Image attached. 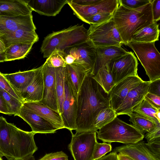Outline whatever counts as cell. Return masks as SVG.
Listing matches in <instances>:
<instances>
[{"mask_svg":"<svg viewBox=\"0 0 160 160\" xmlns=\"http://www.w3.org/2000/svg\"><path fill=\"white\" fill-rule=\"evenodd\" d=\"M26 0H0V14L10 17L32 15Z\"/></svg>","mask_w":160,"mask_h":160,"instance_id":"cb8c5ba5","label":"cell"},{"mask_svg":"<svg viewBox=\"0 0 160 160\" xmlns=\"http://www.w3.org/2000/svg\"><path fill=\"white\" fill-rule=\"evenodd\" d=\"M67 2L74 14L84 22L98 13L113 14L119 5V0H67Z\"/></svg>","mask_w":160,"mask_h":160,"instance_id":"52a82bcc","label":"cell"},{"mask_svg":"<svg viewBox=\"0 0 160 160\" xmlns=\"http://www.w3.org/2000/svg\"><path fill=\"white\" fill-rule=\"evenodd\" d=\"M96 132L98 138L103 142L135 144L142 141L144 138V135L132 125L126 123L117 117Z\"/></svg>","mask_w":160,"mask_h":160,"instance_id":"5b68a950","label":"cell"},{"mask_svg":"<svg viewBox=\"0 0 160 160\" xmlns=\"http://www.w3.org/2000/svg\"><path fill=\"white\" fill-rule=\"evenodd\" d=\"M146 144L148 149L160 160V138L149 141Z\"/></svg>","mask_w":160,"mask_h":160,"instance_id":"ab89813d","label":"cell"},{"mask_svg":"<svg viewBox=\"0 0 160 160\" xmlns=\"http://www.w3.org/2000/svg\"><path fill=\"white\" fill-rule=\"evenodd\" d=\"M159 24L156 22H153L134 33L131 42H155L159 40Z\"/></svg>","mask_w":160,"mask_h":160,"instance_id":"484cf974","label":"cell"},{"mask_svg":"<svg viewBox=\"0 0 160 160\" xmlns=\"http://www.w3.org/2000/svg\"><path fill=\"white\" fill-rule=\"evenodd\" d=\"M143 81L138 75L131 76L125 78L116 84L109 93L112 108L115 111L129 92Z\"/></svg>","mask_w":160,"mask_h":160,"instance_id":"5bb4252c","label":"cell"},{"mask_svg":"<svg viewBox=\"0 0 160 160\" xmlns=\"http://www.w3.org/2000/svg\"><path fill=\"white\" fill-rule=\"evenodd\" d=\"M151 0H119V4L131 9H136L149 3Z\"/></svg>","mask_w":160,"mask_h":160,"instance_id":"f35d334b","label":"cell"},{"mask_svg":"<svg viewBox=\"0 0 160 160\" xmlns=\"http://www.w3.org/2000/svg\"><path fill=\"white\" fill-rule=\"evenodd\" d=\"M37 69L38 68L12 73H3V75L21 98L22 93L33 81Z\"/></svg>","mask_w":160,"mask_h":160,"instance_id":"603a6c76","label":"cell"},{"mask_svg":"<svg viewBox=\"0 0 160 160\" xmlns=\"http://www.w3.org/2000/svg\"><path fill=\"white\" fill-rule=\"evenodd\" d=\"M0 160H2V158L0 156Z\"/></svg>","mask_w":160,"mask_h":160,"instance_id":"db71d44e","label":"cell"},{"mask_svg":"<svg viewBox=\"0 0 160 160\" xmlns=\"http://www.w3.org/2000/svg\"><path fill=\"white\" fill-rule=\"evenodd\" d=\"M32 10L39 14L47 16H55L59 14L67 0H26Z\"/></svg>","mask_w":160,"mask_h":160,"instance_id":"7402d4cb","label":"cell"},{"mask_svg":"<svg viewBox=\"0 0 160 160\" xmlns=\"http://www.w3.org/2000/svg\"><path fill=\"white\" fill-rule=\"evenodd\" d=\"M88 30V38L96 47L123 44L112 18L101 24H91Z\"/></svg>","mask_w":160,"mask_h":160,"instance_id":"ba28073f","label":"cell"},{"mask_svg":"<svg viewBox=\"0 0 160 160\" xmlns=\"http://www.w3.org/2000/svg\"><path fill=\"white\" fill-rule=\"evenodd\" d=\"M112 152L127 155L134 160H159L148 149L144 141L116 147Z\"/></svg>","mask_w":160,"mask_h":160,"instance_id":"ac0fdd59","label":"cell"},{"mask_svg":"<svg viewBox=\"0 0 160 160\" xmlns=\"http://www.w3.org/2000/svg\"><path fill=\"white\" fill-rule=\"evenodd\" d=\"M148 92L160 96V78L151 82Z\"/></svg>","mask_w":160,"mask_h":160,"instance_id":"ee69618b","label":"cell"},{"mask_svg":"<svg viewBox=\"0 0 160 160\" xmlns=\"http://www.w3.org/2000/svg\"><path fill=\"white\" fill-rule=\"evenodd\" d=\"M72 137L69 148L74 160H92L97 142L96 132H76Z\"/></svg>","mask_w":160,"mask_h":160,"instance_id":"9c48e42d","label":"cell"},{"mask_svg":"<svg viewBox=\"0 0 160 160\" xmlns=\"http://www.w3.org/2000/svg\"><path fill=\"white\" fill-rule=\"evenodd\" d=\"M19 29L36 30L32 15L10 17L0 14V37Z\"/></svg>","mask_w":160,"mask_h":160,"instance_id":"9a60e30c","label":"cell"},{"mask_svg":"<svg viewBox=\"0 0 160 160\" xmlns=\"http://www.w3.org/2000/svg\"><path fill=\"white\" fill-rule=\"evenodd\" d=\"M155 42H130L126 45L134 52L151 82L160 78V54Z\"/></svg>","mask_w":160,"mask_h":160,"instance_id":"8992f818","label":"cell"},{"mask_svg":"<svg viewBox=\"0 0 160 160\" xmlns=\"http://www.w3.org/2000/svg\"><path fill=\"white\" fill-rule=\"evenodd\" d=\"M65 55L64 51L55 49L47 58L45 62L49 67L51 68L65 67L66 65L64 58Z\"/></svg>","mask_w":160,"mask_h":160,"instance_id":"836d02e7","label":"cell"},{"mask_svg":"<svg viewBox=\"0 0 160 160\" xmlns=\"http://www.w3.org/2000/svg\"><path fill=\"white\" fill-rule=\"evenodd\" d=\"M56 72V88L59 112L61 114L64 92V80L66 72L65 67L55 68Z\"/></svg>","mask_w":160,"mask_h":160,"instance_id":"4dcf8cb0","label":"cell"},{"mask_svg":"<svg viewBox=\"0 0 160 160\" xmlns=\"http://www.w3.org/2000/svg\"><path fill=\"white\" fill-rule=\"evenodd\" d=\"M144 98L153 107L160 109V96L148 92Z\"/></svg>","mask_w":160,"mask_h":160,"instance_id":"b9f144b4","label":"cell"},{"mask_svg":"<svg viewBox=\"0 0 160 160\" xmlns=\"http://www.w3.org/2000/svg\"><path fill=\"white\" fill-rule=\"evenodd\" d=\"M0 94L8 105L14 116H18L23 102L3 90H0Z\"/></svg>","mask_w":160,"mask_h":160,"instance_id":"e575fe53","label":"cell"},{"mask_svg":"<svg viewBox=\"0 0 160 160\" xmlns=\"http://www.w3.org/2000/svg\"><path fill=\"white\" fill-rule=\"evenodd\" d=\"M133 126L143 134L153 130L157 125L152 121L137 113L132 112L128 115Z\"/></svg>","mask_w":160,"mask_h":160,"instance_id":"f546056e","label":"cell"},{"mask_svg":"<svg viewBox=\"0 0 160 160\" xmlns=\"http://www.w3.org/2000/svg\"><path fill=\"white\" fill-rule=\"evenodd\" d=\"M33 43H19L11 45L5 52V61H13L24 58L32 48Z\"/></svg>","mask_w":160,"mask_h":160,"instance_id":"83f0119b","label":"cell"},{"mask_svg":"<svg viewBox=\"0 0 160 160\" xmlns=\"http://www.w3.org/2000/svg\"><path fill=\"white\" fill-rule=\"evenodd\" d=\"M0 90L5 91L12 96L22 102L21 98L13 89L8 81L3 75V73L0 72Z\"/></svg>","mask_w":160,"mask_h":160,"instance_id":"74e56055","label":"cell"},{"mask_svg":"<svg viewBox=\"0 0 160 160\" xmlns=\"http://www.w3.org/2000/svg\"></svg>","mask_w":160,"mask_h":160,"instance_id":"11a10c76","label":"cell"},{"mask_svg":"<svg viewBox=\"0 0 160 160\" xmlns=\"http://www.w3.org/2000/svg\"><path fill=\"white\" fill-rule=\"evenodd\" d=\"M88 39V30L83 25H76L48 35L42 42L40 51L44 58H48L55 49L64 51Z\"/></svg>","mask_w":160,"mask_h":160,"instance_id":"277c9868","label":"cell"},{"mask_svg":"<svg viewBox=\"0 0 160 160\" xmlns=\"http://www.w3.org/2000/svg\"><path fill=\"white\" fill-rule=\"evenodd\" d=\"M44 87L42 65L38 68L33 81L21 95L23 102H40L43 98Z\"/></svg>","mask_w":160,"mask_h":160,"instance_id":"d6986e66","label":"cell"},{"mask_svg":"<svg viewBox=\"0 0 160 160\" xmlns=\"http://www.w3.org/2000/svg\"><path fill=\"white\" fill-rule=\"evenodd\" d=\"M156 117L158 120L160 122V109H159L157 112Z\"/></svg>","mask_w":160,"mask_h":160,"instance_id":"f5cc1de1","label":"cell"},{"mask_svg":"<svg viewBox=\"0 0 160 160\" xmlns=\"http://www.w3.org/2000/svg\"><path fill=\"white\" fill-rule=\"evenodd\" d=\"M64 58L66 65L73 64L75 60V58L72 56L66 53Z\"/></svg>","mask_w":160,"mask_h":160,"instance_id":"c3c4849f","label":"cell"},{"mask_svg":"<svg viewBox=\"0 0 160 160\" xmlns=\"http://www.w3.org/2000/svg\"><path fill=\"white\" fill-rule=\"evenodd\" d=\"M65 68L66 79L78 94L87 74L74 64L66 65Z\"/></svg>","mask_w":160,"mask_h":160,"instance_id":"4316f807","label":"cell"},{"mask_svg":"<svg viewBox=\"0 0 160 160\" xmlns=\"http://www.w3.org/2000/svg\"><path fill=\"white\" fill-rule=\"evenodd\" d=\"M92 77L104 92L109 94L111 90L115 84L108 65L99 69Z\"/></svg>","mask_w":160,"mask_h":160,"instance_id":"f1b7e54d","label":"cell"},{"mask_svg":"<svg viewBox=\"0 0 160 160\" xmlns=\"http://www.w3.org/2000/svg\"><path fill=\"white\" fill-rule=\"evenodd\" d=\"M23 106L41 117L60 129L64 127L60 113L39 102H25Z\"/></svg>","mask_w":160,"mask_h":160,"instance_id":"44dd1931","label":"cell"},{"mask_svg":"<svg viewBox=\"0 0 160 160\" xmlns=\"http://www.w3.org/2000/svg\"><path fill=\"white\" fill-rule=\"evenodd\" d=\"M68 156L61 151L46 154L39 160H68Z\"/></svg>","mask_w":160,"mask_h":160,"instance_id":"60d3db41","label":"cell"},{"mask_svg":"<svg viewBox=\"0 0 160 160\" xmlns=\"http://www.w3.org/2000/svg\"><path fill=\"white\" fill-rule=\"evenodd\" d=\"M96 47L97 56L92 76H94L99 69L112 60L128 52L121 46Z\"/></svg>","mask_w":160,"mask_h":160,"instance_id":"ffe728a7","label":"cell"},{"mask_svg":"<svg viewBox=\"0 0 160 160\" xmlns=\"http://www.w3.org/2000/svg\"><path fill=\"white\" fill-rule=\"evenodd\" d=\"M113 14L105 12L98 13L88 18L84 22L90 25L101 24L112 19Z\"/></svg>","mask_w":160,"mask_h":160,"instance_id":"8d00e7d4","label":"cell"},{"mask_svg":"<svg viewBox=\"0 0 160 160\" xmlns=\"http://www.w3.org/2000/svg\"><path fill=\"white\" fill-rule=\"evenodd\" d=\"M42 70L44 87L43 98L39 102L59 112L56 88L55 68L49 67L45 62L42 65Z\"/></svg>","mask_w":160,"mask_h":160,"instance_id":"4fadbf2b","label":"cell"},{"mask_svg":"<svg viewBox=\"0 0 160 160\" xmlns=\"http://www.w3.org/2000/svg\"><path fill=\"white\" fill-rule=\"evenodd\" d=\"M117 153L116 152H112L96 160H118L117 156Z\"/></svg>","mask_w":160,"mask_h":160,"instance_id":"7dc6e473","label":"cell"},{"mask_svg":"<svg viewBox=\"0 0 160 160\" xmlns=\"http://www.w3.org/2000/svg\"><path fill=\"white\" fill-rule=\"evenodd\" d=\"M6 48L1 40L0 39V52L2 53L5 52Z\"/></svg>","mask_w":160,"mask_h":160,"instance_id":"f907efd6","label":"cell"},{"mask_svg":"<svg viewBox=\"0 0 160 160\" xmlns=\"http://www.w3.org/2000/svg\"><path fill=\"white\" fill-rule=\"evenodd\" d=\"M18 116L27 122L36 134L54 133L58 130L50 122L23 106Z\"/></svg>","mask_w":160,"mask_h":160,"instance_id":"e0dca14e","label":"cell"},{"mask_svg":"<svg viewBox=\"0 0 160 160\" xmlns=\"http://www.w3.org/2000/svg\"><path fill=\"white\" fill-rule=\"evenodd\" d=\"M5 60L6 56L5 52L2 53L0 52V62H5Z\"/></svg>","mask_w":160,"mask_h":160,"instance_id":"816d5d0a","label":"cell"},{"mask_svg":"<svg viewBox=\"0 0 160 160\" xmlns=\"http://www.w3.org/2000/svg\"><path fill=\"white\" fill-rule=\"evenodd\" d=\"M107 65L115 84L128 77L138 75V61L132 52L112 60Z\"/></svg>","mask_w":160,"mask_h":160,"instance_id":"8fae6325","label":"cell"},{"mask_svg":"<svg viewBox=\"0 0 160 160\" xmlns=\"http://www.w3.org/2000/svg\"><path fill=\"white\" fill-rule=\"evenodd\" d=\"M151 81H143L131 90L128 93L121 105L115 111L117 116L128 115L132 112L133 109L144 99L148 92Z\"/></svg>","mask_w":160,"mask_h":160,"instance_id":"2e32d148","label":"cell"},{"mask_svg":"<svg viewBox=\"0 0 160 160\" xmlns=\"http://www.w3.org/2000/svg\"><path fill=\"white\" fill-rule=\"evenodd\" d=\"M75 59L73 64L78 66L87 74L92 76L97 56L96 47L88 40L64 51Z\"/></svg>","mask_w":160,"mask_h":160,"instance_id":"30bf717a","label":"cell"},{"mask_svg":"<svg viewBox=\"0 0 160 160\" xmlns=\"http://www.w3.org/2000/svg\"><path fill=\"white\" fill-rule=\"evenodd\" d=\"M0 113L8 115H13L6 102L0 94Z\"/></svg>","mask_w":160,"mask_h":160,"instance_id":"bcb514c9","label":"cell"},{"mask_svg":"<svg viewBox=\"0 0 160 160\" xmlns=\"http://www.w3.org/2000/svg\"><path fill=\"white\" fill-rule=\"evenodd\" d=\"M160 109L151 105L144 98L132 110V112L138 114L152 121L156 124L160 123L156 117V113Z\"/></svg>","mask_w":160,"mask_h":160,"instance_id":"1f68e13d","label":"cell"},{"mask_svg":"<svg viewBox=\"0 0 160 160\" xmlns=\"http://www.w3.org/2000/svg\"><path fill=\"white\" fill-rule=\"evenodd\" d=\"M153 20L157 22L160 20V0H151Z\"/></svg>","mask_w":160,"mask_h":160,"instance_id":"7bdbcfd3","label":"cell"},{"mask_svg":"<svg viewBox=\"0 0 160 160\" xmlns=\"http://www.w3.org/2000/svg\"><path fill=\"white\" fill-rule=\"evenodd\" d=\"M117 117L115 112L109 107L102 110L97 116L94 123V131L96 132L102 127Z\"/></svg>","mask_w":160,"mask_h":160,"instance_id":"d6a6232c","label":"cell"},{"mask_svg":"<svg viewBox=\"0 0 160 160\" xmlns=\"http://www.w3.org/2000/svg\"><path fill=\"white\" fill-rule=\"evenodd\" d=\"M36 133L26 131L0 116V156L8 160H28L38 150Z\"/></svg>","mask_w":160,"mask_h":160,"instance_id":"7a4b0ae2","label":"cell"},{"mask_svg":"<svg viewBox=\"0 0 160 160\" xmlns=\"http://www.w3.org/2000/svg\"><path fill=\"white\" fill-rule=\"evenodd\" d=\"M76 132H94V123L100 112L111 107L106 93L90 74H87L78 93Z\"/></svg>","mask_w":160,"mask_h":160,"instance_id":"6da1fadb","label":"cell"},{"mask_svg":"<svg viewBox=\"0 0 160 160\" xmlns=\"http://www.w3.org/2000/svg\"><path fill=\"white\" fill-rule=\"evenodd\" d=\"M112 20L123 44L131 41L135 32L153 22L151 2L136 9H131L119 4L114 12Z\"/></svg>","mask_w":160,"mask_h":160,"instance_id":"3957f363","label":"cell"},{"mask_svg":"<svg viewBox=\"0 0 160 160\" xmlns=\"http://www.w3.org/2000/svg\"><path fill=\"white\" fill-rule=\"evenodd\" d=\"M77 94L73 90L65 76L64 97L61 114L64 128L72 132L76 130V118L77 108Z\"/></svg>","mask_w":160,"mask_h":160,"instance_id":"7c38bea8","label":"cell"},{"mask_svg":"<svg viewBox=\"0 0 160 160\" xmlns=\"http://www.w3.org/2000/svg\"><path fill=\"white\" fill-rule=\"evenodd\" d=\"M117 156L118 160H134L127 155L120 153H117Z\"/></svg>","mask_w":160,"mask_h":160,"instance_id":"681fc988","label":"cell"},{"mask_svg":"<svg viewBox=\"0 0 160 160\" xmlns=\"http://www.w3.org/2000/svg\"><path fill=\"white\" fill-rule=\"evenodd\" d=\"M0 39L7 48L19 43L34 44L38 40L39 38L35 31L19 29L0 36Z\"/></svg>","mask_w":160,"mask_h":160,"instance_id":"d4e9b609","label":"cell"},{"mask_svg":"<svg viewBox=\"0 0 160 160\" xmlns=\"http://www.w3.org/2000/svg\"><path fill=\"white\" fill-rule=\"evenodd\" d=\"M112 150L111 143L97 142L94 150L92 160L99 159Z\"/></svg>","mask_w":160,"mask_h":160,"instance_id":"d590c367","label":"cell"},{"mask_svg":"<svg viewBox=\"0 0 160 160\" xmlns=\"http://www.w3.org/2000/svg\"><path fill=\"white\" fill-rule=\"evenodd\" d=\"M144 137L147 139V142L152 140L160 138V123L156 126L155 128L151 131L148 132Z\"/></svg>","mask_w":160,"mask_h":160,"instance_id":"f6af8a7d","label":"cell"}]
</instances>
